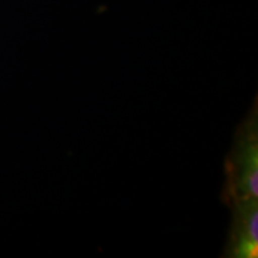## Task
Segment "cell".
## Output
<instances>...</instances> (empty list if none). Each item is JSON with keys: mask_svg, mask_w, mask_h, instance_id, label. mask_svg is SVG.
Instances as JSON below:
<instances>
[{"mask_svg": "<svg viewBox=\"0 0 258 258\" xmlns=\"http://www.w3.org/2000/svg\"><path fill=\"white\" fill-rule=\"evenodd\" d=\"M257 149V105H254L252 112L237 131L234 145L227 158V185L224 198H227L228 204L258 198Z\"/></svg>", "mask_w": 258, "mask_h": 258, "instance_id": "6da1fadb", "label": "cell"}, {"mask_svg": "<svg viewBox=\"0 0 258 258\" xmlns=\"http://www.w3.org/2000/svg\"><path fill=\"white\" fill-rule=\"evenodd\" d=\"M232 210V224L225 251L230 257L257 258L258 255V203L257 198L228 204Z\"/></svg>", "mask_w": 258, "mask_h": 258, "instance_id": "7a4b0ae2", "label": "cell"}]
</instances>
